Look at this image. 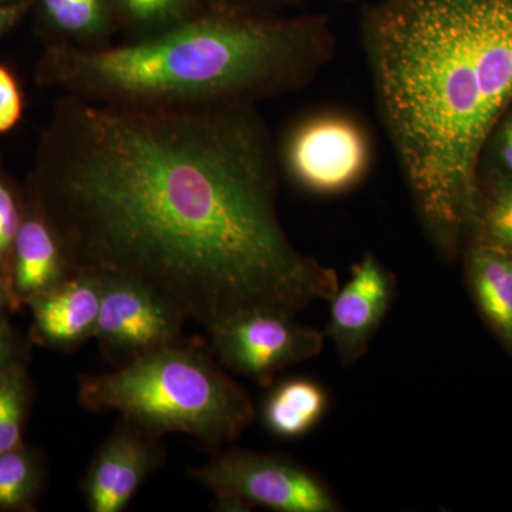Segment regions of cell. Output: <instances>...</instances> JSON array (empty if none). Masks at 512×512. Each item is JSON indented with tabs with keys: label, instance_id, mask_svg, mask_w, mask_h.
<instances>
[{
	"label": "cell",
	"instance_id": "cell-1",
	"mask_svg": "<svg viewBox=\"0 0 512 512\" xmlns=\"http://www.w3.org/2000/svg\"><path fill=\"white\" fill-rule=\"evenodd\" d=\"M279 174L255 104L146 109L60 94L25 183L74 268L146 286L211 332L338 292L335 269L286 234Z\"/></svg>",
	"mask_w": 512,
	"mask_h": 512
},
{
	"label": "cell",
	"instance_id": "cell-2",
	"mask_svg": "<svg viewBox=\"0 0 512 512\" xmlns=\"http://www.w3.org/2000/svg\"><path fill=\"white\" fill-rule=\"evenodd\" d=\"M363 39L421 225L451 258L470 235L485 144L512 107V0H377Z\"/></svg>",
	"mask_w": 512,
	"mask_h": 512
},
{
	"label": "cell",
	"instance_id": "cell-3",
	"mask_svg": "<svg viewBox=\"0 0 512 512\" xmlns=\"http://www.w3.org/2000/svg\"><path fill=\"white\" fill-rule=\"evenodd\" d=\"M319 16L210 9L147 39L101 49L45 46L40 89L120 107H202L282 96L330 59Z\"/></svg>",
	"mask_w": 512,
	"mask_h": 512
},
{
	"label": "cell",
	"instance_id": "cell-4",
	"mask_svg": "<svg viewBox=\"0 0 512 512\" xmlns=\"http://www.w3.org/2000/svg\"><path fill=\"white\" fill-rule=\"evenodd\" d=\"M214 359L211 345L184 339L113 372L80 376L77 397L84 409L119 412L158 439L183 433L218 450L251 426L255 407Z\"/></svg>",
	"mask_w": 512,
	"mask_h": 512
},
{
	"label": "cell",
	"instance_id": "cell-5",
	"mask_svg": "<svg viewBox=\"0 0 512 512\" xmlns=\"http://www.w3.org/2000/svg\"><path fill=\"white\" fill-rule=\"evenodd\" d=\"M188 474L214 494L224 511H340L339 501L315 473L278 454L218 448L204 466L191 467Z\"/></svg>",
	"mask_w": 512,
	"mask_h": 512
},
{
	"label": "cell",
	"instance_id": "cell-6",
	"mask_svg": "<svg viewBox=\"0 0 512 512\" xmlns=\"http://www.w3.org/2000/svg\"><path fill=\"white\" fill-rule=\"evenodd\" d=\"M221 366L268 387L286 367L322 352L325 335L303 325L295 313L254 309L225 320L208 332Z\"/></svg>",
	"mask_w": 512,
	"mask_h": 512
},
{
	"label": "cell",
	"instance_id": "cell-7",
	"mask_svg": "<svg viewBox=\"0 0 512 512\" xmlns=\"http://www.w3.org/2000/svg\"><path fill=\"white\" fill-rule=\"evenodd\" d=\"M278 156L293 184L312 194L333 195L363 180L372 153L359 123L352 117L326 113L293 128Z\"/></svg>",
	"mask_w": 512,
	"mask_h": 512
},
{
	"label": "cell",
	"instance_id": "cell-8",
	"mask_svg": "<svg viewBox=\"0 0 512 512\" xmlns=\"http://www.w3.org/2000/svg\"><path fill=\"white\" fill-rule=\"evenodd\" d=\"M103 298L94 339L104 359L116 367L183 342L187 319L156 292L103 275Z\"/></svg>",
	"mask_w": 512,
	"mask_h": 512
},
{
	"label": "cell",
	"instance_id": "cell-9",
	"mask_svg": "<svg viewBox=\"0 0 512 512\" xmlns=\"http://www.w3.org/2000/svg\"><path fill=\"white\" fill-rule=\"evenodd\" d=\"M160 439L121 417L94 454L82 493L87 510L123 512L148 478L165 463Z\"/></svg>",
	"mask_w": 512,
	"mask_h": 512
},
{
	"label": "cell",
	"instance_id": "cell-10",
	"mask_svg": "<svg viewBox=\"0 0 512 512\" xmlns=\"http://www.w3.org/2000/svg\"><path fill=\"white\" fill-rule=\"evenodd\" d=\"M396 281L375 255L366 254L352 266L345 285L330 299L326 336L345 365L365 355L370 340L382 325L392 305Z\"/></svg>",
	"mask_w": 512,
	"mask_h": 512
},
{
	"label": "cell",
	"instance_id": "cell-11",
	"mask_svg": "<svg viewBox=\"0 0 512 512\" xmlns=\"http://www.w3.org/2000/svg\"><path fill=\"white\" fill-rule=\"evenodd\" d=\"M103 298V276L77 269L70 278L33 296L28 338L32 345L72 353L94 339Z\"/></svg>",
	"mask_w": 512,
	"mask_h": 512
},
{
	"label": "cell",
	"instance_id": "cell-12",
	"mask_svg": "<svg viewBox=\"0 0 512 512\" xmlns=\"http://www.w3.org/2000/svg\"><path fill=\"white\" fill-rule=\"evenodd\" d=\"M22 184V222L10 266V289L18 312L33 296L55 288L77 272L39 198L25 181Z\"/></svg>",
	"mask_w": 512,
	"mask_h": 512
},
{
	"label": "cell",
	"instance_id": "cell-13",
	"mask_svg": "<svg viewBox=\"0 0 512 512\" xmlns=\"http://www.w3.org/2000/svg\"><path fill=\"white\" fill-rule=\"evenodd\" d=\"M30 18L45 46L101 49L119 35L109 0H30Z\"/></svg>",
	"mask_w": 512,
	"mask_h": 512
},
{
	"label": "cell",
	"instance_id": "cell-14",
	"mask_svg": "<svg viewBox=\"0 0 512 512\" xmlns=\"http://www.w3.org/2000/svg\"><path fill=\"white\" fill-rule=\"evenodd\" d=\"M468 285L481 315L512 348V254L484 244H468Z\"/></svg>",
	"mask_w": 512,
	"mask_h": 512
},
{
	"label": "cell",
	"instance_id": "cell-15",
	"mask_svg": "<svg viewBox=\"0 0 512 512\" xmlns=\"http://www.w3.org/2000/svg\"><path fill=\"white\" fill-rule=\"evenodd\" d=\"M328 407V396L319 383L293 377L274 387L266 397L262 420L281 439L305 436L319 423Z\"/></svg>",
	"mask_w": 512,
	"mask_h": 512
},
{
	"label": "cell",
	"instance_id": "cell-16",
	"mask_svg": "<svg viewBox=\"0 0 512 512\" xmlns=\"http://www.w3.org/2000/svg\"><path fill=\"white\" fill-rule=\"evenodd\" d=\"M124 42L147 39L210 10V0H109Z\"/></svg>",
	"mask_w": 512,
	"mask_h": 512
},
{
	"label": "cell",
	"instance_id": "cell-17",
	"mask_svg": "<svg viewBox=\"0 0 512 512\" xmlns=\"http://www.w3.org/2000/svg\"><path fill=\"white\" fill-rule=\"evenodd\" d=\"M49 466L40 448L22 443L0 453V512H33L45 494Z\"/></svg>",
	"mask_w": 512,
	"mask_h": 512
},
{
	"label": "cell",
	"instance_id": "cell-18",
	"mask_svg": "<svg viewBox=\"0 0 512 512\" xmlns=\"http://www.w3.org/2000/svg\"><path fill=\"white\" fill-rule=\"evenodd\" d=\"M470 244L491 245L512 254V181L480 178Z\"/></svg>",
	"mask_w": 512,
	"mask_h": 512
},
{
	"label": "cell",
	"instance_id": "cell-19",
	"mask_svg": "<svg viewBox=\"0 0 512 512\" xmlns=\"http://www.w3.org/2000/svg\"><path fill=\"white\" fill-rule=\"evenodd\" d=\"M29 363L10 367L0 375V453L25 443V431L35 403Z\"/></svg>",
	"mask_w": 512,
	"mask_h": 512
},
{
	"label": "cell",
	"instance_id": "cell-20",
	"mask_svg": "<svg viewBox=\"0 0 512 512\" xmlns=\"http://www.w3.org/2000/svg\"><path fill=\"white\" fill-rule=\"evenodd\" d=\"M23 215V184L8 173L0 151V269L10 289L13 247ZM12 292V289H10ZM13 296V295H12ZM15 302V301H13ZM16 308V305H15ZM18 312V309H16Z\"/></svg>",
	"mask_w": 512,
	"mask_h": 512
},
{
	"label": "cell",
	"instance_id": "cell-21",
	"mask_svg": "<svg viewBox=\"0 0 512 512\" xmlns=\"http://www.w3.org/2000/svg\"><path fill=\"white\" fill-rule=\"evenodd\" d=\"M483 177L512 181V107L498 121L485 144L480 164V178Z\"/></svg>",
	"mask_w": 512,
	"mask_h": 512
},
{
	"label": "cell",
	"instance_id": "cell-22",
	"mask_svg": "<svg viewBox=\"0 0 512 512\" xmlns=\"http://www.w3.org/2000/svg\"><path fill=\"white\" fill-rule=\"evenodd\" d=\"M25 109L22 83L12 67L0 62V136L19 126L25 116Z\"/></svg>",
	"mask_w": 512,
	"mask_h": 512
},
{
	"label": "cell",
	"instance_id": "cell-23",
	"mask_svg": "<svg viewBox=\"0 0 512 512\" xmlns=\"http://www.w3.org/2000/svg\"><path fill=\"white\" fill-rule=\"evenodd\" d=\"M10 313H0V375L10 367L30 362L32 343L9 319Z\"/></svg>",
	"mask_w": 512,
	"mask_h": 512
},
{
	"label": "cell",
	"instance_id": "cell-24",
	"mask_svg": "<svg viewBox=\"0 0 512 512\" xmlns=\"http://www.w3.org/2000/svg\"><path fill=\"white\" fill-rule=\"evenodd\" d=\"M303 0H210V9L278 15L296 8Z\"/></svg>",
	"mask_w": 512,
	"mask_h": 512
},
{
	"label": "cell",
	"instance_id": "cell-25",
	"mask_svg": "<svg viewBox=\"0 0 512 512\" xmlns=\"http://www.w3.org/2000/svg\"><path fill=\"white\" fill-rule=\"evenodd\" d=\"M30 0L0 5V39L9 35L30 16Z\"/></svg>",
	"mask_w": 512,
	"mask_h": 512
},
{
	"label": "cell",
	"instance_id": "cell-26",
	"mask_svg": "<svg viewBox=\"0 0 512 512\" xmlns=\"http://www.w3.org/2000/svg\"><path fill=\"white\" fill-rule=\"evenodd\" d=\"M0 313H16L15 302L10 292L8 281L0 269Z\"/></svg>",
	"mask_w": 512,
	"mask_h": 512
},
{
	"label": "cell",
	"instance_id": "cell-27",
	"mask_svg": "<svg viewBox=\"0 0 512 512\" xmlns=\"http://www.w3.org/2000/svg\"><path fill=\"white\" fill-rule=\"evenodd\" d=\"M19 2V0H0V5H9V3Z\"/></svg>",
	"mask_w": 512,
	"mask_h": 512
}]
</instances>
